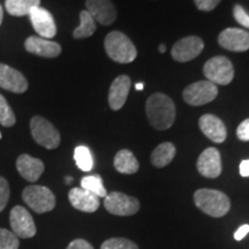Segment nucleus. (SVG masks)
I'll return each instance as SVG.
<instances>
[{"instance_id": "f257e3e1", "label": "nucleus", "mask_w": 249, "mask_h": 249, "mask_svg": "<svg viewBox=\"0 0 249 249\" xmlns=\"http://www.w3.org/2000/svg\"><path fill=\"white\" fill-rule=\"evenodd\" d=\"M145 112L149 123L155 129L166 130L172 127L177 111L172 99L165 93L156 92L148 98Z\"/></svg>"}, {"instance_id": "f03ea898", "label": "nucleus", "mask_w": 249, "mask_h": 249, "mask_svg": "<svg viewBox=\"0 0 249 249\" xmlns=\"http://www.w3.org/2000/svg\"><path fill=\"white\" fill-rule=\"evenodd\" d=\"M194 202L201 211L214 218L225 216L231 209V202L227 195L216 189H198L194 194Z\"/></svg>"}, {"instance_id": "7ed1b4c3", "label": "nucleus", "mask_w": 249, "mask_h": 249, "mask_svg": "<svg viewBox=\"0 0 249 249\" xmlns=\"http://www.w3.org/2000/svg\"><path fill=\"white\" fill-rule=\"evenodd\" d=\"M104 46L112 60L119 64H129L138 57L135 45L121 31H111L105 37Z\"/></svg>"}, {"instance_id": "20e7f679", "label": "nucleus", "mask_w": 249, "mask_h": 249, "mask_svg": "<svg viewBox=\"0 0 249 249\" xmlns=\"http://www.w3.org/2000/svg\"><path fill=\"white\" fill-rule=\"evenodd\" d=\"M22 198L30 209L37 213L52 211L55 207V196L48 187L31 185L23 189Z\"/></svg>"}, {"instance_id": "39448f33", "label": "nucleus", "mask_w": 249, "mask_h": 249, "mask_svg": "<svg viewBox=\"0 0 249 249\" xmlns=\"http://www.w3.org/2000/svg\"><path fill=\"white\" fill-rule=\"evenodd\" d=\"M203 73L207 80L216 86H227L234 77V68L229 58L224 55H216L205 62Z\"/></svg>"}, {"instance_id": "423d86ee", "label": "nucleus", "mask_w": 249, "mask_h": 249, "mask_svg": "<svg viewBox=\"0 0 249 249\" xmlns=\"http://www.w3.org/2000/svg\"><path fill=\"white\" fill-rule=\"evenodd\" d=\"M31 135L37 144L46 149H55L60 144V134L58 129L40 116H35L30 120Z\"/></svg>"}, {"instance_id": "0eeeda50", "label": "nucleus", "mask_w": 249, "mask_h": 249, "mask_svg": "<svg viewBox=\"0 0 249 249\" xmlns=\"http://www.w3.org/2000/svg\"><path fill=\"white\" fill-rule=\"evenodd\" d=\"M218 95V88L210 81H198L186 87L182 92L183 101L192 107H201L213 102Z\"/></svg>"}, {"instance_id": "6e6552de", "label": "nucleus", "mask_w": 249, "mask_h": 249, "mask_svg": "<svg viewBox=\"0 0 249 249\" xmlns=\"http://www.w3.org/2000/svg\"><path fill=\"white\" fill-rule=\"evenodd\" d=\"M104 207L116 216H132L140 210V202L124 193L112 192L104 197Z\"/></svg>"}, {"instance_id": "1a4fd4ad", "label": "nucleus", "mask_w": 249, "mask_h": 249, "mask_svg": "<svg viewBox=\"0 0 249 249\" xmlns=\"http://www.w3.org/2000/svg\"><path fill=\"white\" fill-rule=\"evenodd\" d=\"M9 223L12 230L18 238L28 239L33 238L36 234V225L33 217L26 208L17 205L14 207L9 214Z\"/></svg>"}, {"instance_id": "9d476101", "label": "nucleus", "mask_w": 249, "mask_h": 249, "mask_svg": "<svg viewBox=\"0 0 249 249\" xmlns=\"http://www.w3.org/2000/svg\"><path fill=\"white\" fill-rule=\"evenodd\" d=\"M203 49L204 43L200 37L187 36L174 43L171 50V55L176 61L187 62L198 57Z\"/></svg>"}, {"instance_id": "9b49d317", "label": "nucleus", "mask_w": 249, "mask_h": 249, "mask_svg": "<svg viewBox=\"0 0 249 249\" xmlns=\"http://www.w3.org/2000/svg\"><path fill=\"white\" fill-rule=\"evenodd\" d=\"M29 18L33 24L34 29L39 37L50 39L53 38L57 34V26L52 14L50 13L48 9L42 7H35L30 11Z\"/></svg>"}, {"instance_id": "f8f14e48", "label": "nucleus", "mask_w": 249, "mask_h": 249, "mask_svg": "<svg viewBox=\"0 0 249 249\" xmlns=\"http://www.w3.org/2000/svg\"><path fill=\"white\" fill-rule=\"evenodd\" d=\"M86 11L103 26H110L117 20V8L110 0H86Z\"/></svg>"}, {"instance_id": "ddd939ff", "label": "nucleus", "mask_w": 249, "mask_h": 249, "mask_svg": "<svg viewBox=\"0 0 249 249\" xmlns=\"http://www.w3.org/2000/svg\"><path fill=\"white\" fill-rule=\"evenodd\" d=\"M222 48L233 52H245L249 50V33L239 28H227L218 36Z\"/></svg>"}, {"instance_id": "4468645a", "label": "nucleus", "mask_w": 249, "mask_h": 249, "mask_svg": "<svg viewBox=\"0 0 249 249\" xmlns=\"http://www.w3.org/2000/svg\"><path fill=\"white\" fill-rule=\"evenodd\" d=\"M198 172L205 178L214 179L218 178L222 173V158H220L219 151L216 148H208L202 152L198 157L197 163Z\"/></svg>"}, {"instance_id": "2eb2a0df", "label": "nucleus", "mask_w": 249, "mask_h": 249, "mask_svg": "<svg viewBox=\"0 0 249 249\" xmlns=\"http://www.w3.org/2000/svg\"><path fill=\"white\" fill-rule=\"evenodd\" d=\"M0 88L15 93H22L28 89V81L21 71L8 65L0 64Z\"/></svg>"}, {"instance_id": "dca6fc26", "label": "nucleus", "mask_w": 249, "mask_h": 249, "mask_svg": "<svg viewBox=\"0 0 249 249\" xmlns=\"http://www.w3.org/2000/svg\"><path fill=\"white\" fill-rule=\"evenodd\" d=\"M24 48L29 53L44 58H55L61 53V46L39 36H30L24 42Z\"/></svg>"}, {"instance_id": "f3484780", "label": "nucleus", "mask_w": 249, "mask_h": 249, "mask_svg": "<svg viewBox=\"0 0 249 249\" xmlns=\"http://www.w3.org/2000/svg\"><path fill=\"white\" fill-rule=\"evenodd\" d=\"M202 133L214 143H223L226 140V126L219 118L213 114H204L198 120Z\"/></svg>"}, {"instance_id": "a211bd4d", "label": "nucleus", "mask_w": 249, "mask_h": 249, "mask_svg": "<svg viewBox=\"0 0 249 249\" xmlns=\"http://www.w3.org/2000/svg\"><path fill=\"white\" fill-rule=\"evenodd\" d=\"M68 198H70L71 204L75 209L83 211V213H95L101 205L98 196L81 188V187L71 189L68 193Z\"/></svg>"}, {"instance_id": "6ab92c4d", "label": "nucleus", "mask_w": 249, "mask_h": 249, "mask_svg": "<svg viewBox=\"0 0 249 249\" xmlns=\"http://www.w3.org/2000/svg\"><path fill=\"white\" fill-rule=\"evenodd\" d=\"M132 86L129 76L120 75L113 80L108 91V104L113 111L120 110L128 97V93Z\"/></svg>"}, {"instance_id": "aec40b11", "label": "nucleus", "mask_w": 249, "mask_h": 249, "mask_svg": "<svg viewBox=\"0 0 249 249\" xmlns=\"http://www.w3.org/2000/svg\"><path fill=\"white\" fill-rule=\"evenodd\" d=\"M17 169L23 179L35 182L44 172V164L38 158H34L29 155H21L17 160Z\"/></svg>"}, {"instance_id": "412c9836", "label": "nucleus", "mask_w": 249, "mask_h": 249, "mask_svg": "<svg viewBox=\"0 0 249 249\" xmlns=\"http://www.w3.org/2000/svg\"><path fill=\"white\" fill-rule=\"evenodd\" d=\"M177 154L176 145L171 142L160 143V145L155 148L151 154V163L154 166L161 169V167L167 166L171 161L174 160Z\"/></svg>"}, {"instance_id": "4be33fe9", "label": "nucleus", "mask_w": 249, "mask_h": 249, "mask_svg": "<svg viewBox=\"0 0 249 249\" xmlns=\"http://www.w3.org/2000/svg\"><path fill=\"white\" fill-rule=\"evenodd\" d=\"M114 167L119 173L123 174H134L139 171V161L135 158V156L130 150L123 149L118 151V154L114 157Z\"/></svg>"}, {"instance_id": "5701e85b", "label": "nucleus", "mask_w": 249, "mask_h": 249, "mask_svg": "<svg viewBox=\"0 0 249 249\" xmlns=\"http://www.w3.org/2000/svg\"><path fill=\"white\" fill-rule=\"evenodd\" d=\"M40 0H6L5 8L13 17L29 15L33 8L38 7Z\"/></svg>"}, {"instance_id": "b1692460", "label": "nucleus", "mask_w": 249, "mask_h": 249, "mask_svg": "<svg viewBox=\"0 0 249 249\" xmlns=\"http://www.w3.org/2000/svg\"><path fill=\"white\" fill-rule=\"evenodd\" d=\"M96 21L93 20L91 15L87 11H82L80 13V26L73 31V37L75 39L88 38L92 36V34L96 31Z\"/></svg>"}, {"instance_id": "393cba45", "label": "nucleus", "mask_w": 249, "mask_h": 249, "mask_svg": "<svg viewBox=\"0 0 249 249\" xmlns=\"http://www.w3.org/2000/svg\"><path fill=\"white\" fill-rule=\"evenodd\" d=\"M81 188L92 193V194L98 196L99 198H104L107 195V189H105L104 185H103V180L101 176H98V174L87 176L85 178H82V180H81Z\"/></svg>"}, {"instance_id": "a878e982", "label": "nucleus", "mask_w": 249, "mask_h": 249, "mask_svg": "<svg viewBox=\"0 0 249 249\" xmlns=\"http://www.w3.org/2000/svg\"><path fill=\"white\" fill-rule=\"evenodd\" d=\"M74 160H75V163L80 170L85 171V172H89L92 170L93 158L90 149L86 145H79L75 148Z\"/></svg>"}, {"instance_id": "bb28decb", "label": "nucleus", "mask_w": 249, "mask_h": 249, "mask_svg": "<svg viewBox=\"0 0 249 249\" xmlns=\"http://www.w3.org/2000/svg\"><path fill=\"white\" fill-rule=\"evenodd\" d=\"M17 118L13 110L8 105L7 101L2 95H0V124L4 127H12L15 124Z\"/></svg>"}, {"instance_id": "cd10ccee", "label": "nucleus", "mask_w": 249, "mask_h": 249, "mask_svg": "<svg viewBox=\"0 0 249 249\" xmlns=\"http://www.w3.org/2000/svg\"><path fill=\"white\" fill-rule=\"evenodd\" d=\"M101 249H139L135 242L124 238H112L103 242Z\"/></svg>"}, {"instance_id": "c85d7f7f", "label": "nucleus", "mask_w": 249, "mask_h": 249, "mask_svg": "<svg viewBox=\"0 0 249 249\" xmlns=\"http://www.w3.org/2000/svg\"><path fill=\"white\" fill-rule=\"evenodd\" d=\"M18 238L13 232L0 229V249H18Z\"/></svg>"}, {"instance_id": "c756f323", "label": "nucleus", "mask_w": 249, "mask_h": 249, "mask_svg": "<svg viewBox=\"0 0 249 249\" xmlns=\"http://www.w3.org/2000/svg\"><path fill=\"white\" fill-rule=\"evenodd\" d=\"M233 17H234L235 21L242 27L249 29V14L245 11V8L240 5H235L233 7Z\"/></svg>"}, {"instance_id": "7c9ffc66", "label": "nucleus", "mask_w": 249, "mask_h": 249, "mask_svg": "<svg viewBox=\"0 0 249 249\" xmlns=\"http://www.w3.org/2000/svg\"><path fill=\"white\" fill-rule=\"evenodd\" d=\"M9 185L7 180L0 177V213L5 209L9 200Z\"/></svg>"}, {"instance_id": "2f4dec72", "label": "nucleus", "mask_w": 249, "mask_h": 249, "mask_svg": "<svg viewBox=\"0 0 249 249\" xmlns=\"http://www.w3.org/2000/svg\"><path fill=\"white\" fill-rule=\"evenodd\" d=\"M222 0H194V4L197 9L203 12H211L219 5Z\"/></svg>"}, {"instance_id": "473e14b6", "label": "nucleus", "mask_w": 249, "mask_h": 249, "mask_svg": "<svg viewBox=\"0 0 249 249\" xmlns=\"http://www.w3.org/2000/svg\"><path fill=\"white\" fill-rule=\"evenodd\" d=\"M236 136L241 141L248 142L249 141V119H246L238 126L236 129Z\"/></svg>"}, {"instance_id": "72a5a7b5", "label": "nucleus", "mask_w": 249, "mask_h": 249, "mask_svg": "<svg viewBox=\"0 0 249 249\" xmlns=\"http://www.w3.org/2000/svg\"><path fill=\"white\" fill-rule=\"evenodd\" d=\"M67 249H93V247L88 241L83 240V239H76V240L71 241L68 245Z\"/></svg>"}, {"instance_id": "f704fd0d", "label": "nucleus", "mask_w": 249, "mask_h": 249, "mask_svg": "<svg viewBox=\"0 0 249 249\" xmlns=\"http://www.w3.org/2000/svg\"><path fill=\"white\" fill-rule=\"evenodd\" d=\"M248 233H249V225L248 224H245V225L240 226L238 230H236V232L234 233V239L235 240L240 241L248 234Z\"/></svg>"}, {"instance_id": "c9c22d12", "label": "nucleus", "mask_w": 249, "mask_h": 249, "mask_svg": "<svg viewBox=\"0 0 249 249\" xmlns=\"http://www.w3.org/2000/svg\"><path fill=\"white\" fill-rule=\"evenodd\" d=\"M240 174L241 177H245V178L249 177V160H242L240 163Z\"/></svg>"}, {"instance_id": "e433bc0d", "label": "nucleus", "mask_w": 249, "mask_h": 249, "mask_svg": "<svg viewBox=\"0 0 249 249\" xmlns=\"http://www.w3.org/2000/svg\"><path fill=\"white\" fill-rule=\"evenodd\" d=\"M158 51H160V53H165V52H166V45L160 44V46H158Z\"/></svg>"}, {"instance_id": "4c0bfd02", "label": "nucleus", "mask_w": 249, "mask_h": 249, "mask_svg": "<svg viewBox=\"0 0 249 249\" xmlns=\"http://www.w3.org/2000/svg\"><path fill=\"white\" fill-rule=\"evenodd\" d=\"M143 88H144L143 83H136L135 85V89L138 90V91H140V90H143Z\"/></svg>"}, {"instance_id": "58836bf2", "label": "nucleus", "mask_w": 249, "mask_h": 249, "mask_svg": "<svg viewBox=\"0 0 249 249\" xmlns=\"http://www.w3.org/2000/svg\"><path fill=\"white\" fill-rule=\"evenodd\" d=\"M2 18H4V9H2V6L0 5V24L2 22Z\"/></svg>"}, {"instance_id": "ea45409f", "label": "nucleus", "mask_w": 249, "mask_h": 249, "mask_svg": "<svg viewBox=\"0 0 249 249\" xmlns=\"http://www.w3.org/2000/svg\"><path fill=\"white\" fill-rule=\"evenodd\" d=\"M65 181H66L67 185H70V183L73 181V178L71 177H66V179H65Z\"/></svg>"}, {"instance_id": "a19ab883", "label": "nucleus", "mask_w": 249, "mask_h": 249, "mask_svg": "<svg viewBox=\"0 0 249 249\" xmlns=\"http://www.w3.org/2000/svg\"><path fill=\"white\" fill-rule=\"evenodd\" d=\"M0 139H1V133H0Z\"/></svg>"}]
</instances>
